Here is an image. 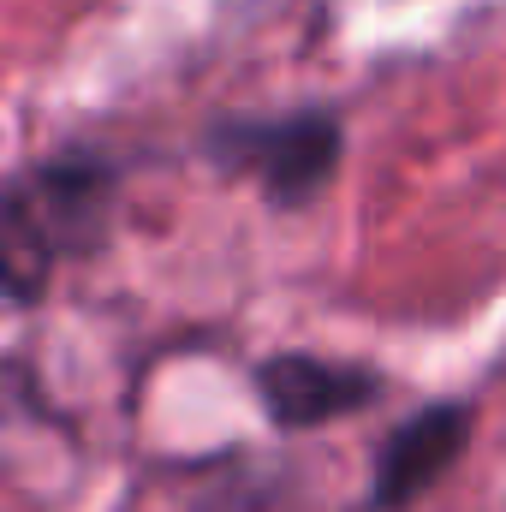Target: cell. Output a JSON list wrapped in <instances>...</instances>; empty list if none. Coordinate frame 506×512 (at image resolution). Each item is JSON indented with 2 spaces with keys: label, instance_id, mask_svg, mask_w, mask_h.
I'll return each mask as SVG.
<instances>
[{
  "label": "cell",
  "instance_id": "obj_1",
  "mask_svg": "<svg viewBox=\"0 0 506 512\" xmlns=\"http://www.w3.org/2000/svg\"><path fill=\"white\" fill-rule=\"evenodd\" d=\"M203 155L221 173L256 179L274 209H304L340 173L346 131H340V120L328 108H298V114H268V120L233 114V120L209 126Z\"/></svg>",
  "mask_w": 506,
  "mask_h": 512
},
{
  "label": "cell",
  "instance_id": "obj_2",
  "mask_svg": "<svg viewBox=\"0 0 506 512\" xmlns=\"http://www.w3.org/2000/svg\"><path fill=\"white\" fill-rule=\"evenodd\" d=\"M42 239L54 256H84L108 239V209H114V161L96 149H60L36 161L18 179Z\"/></svg>",
  "mask_w": 506,
  "mask_h": 512
},
{
  "label": "cell",
  "instance_id": "obj_3",
  "mask_svg": "<svg viewBox=\"0 0 506 512\" xmlns=\"http://www.w3.org/2000/svg\"><path fill=\"white\" fill-rule=\"evenodd\" d=\"M477 411L471 405H429L417 417H405L376 453V477H370V507L399 512L411 507L423 489H435V477H447L471 441Z\"/></svg>",
  "mask_w": 506,
  "mask_h": 512
},
{
  "label": "cell",
  "instance_id": "obj_4",
  "mask_svg": "<svg viewBox=\"0 0 506 512\" xmlns=\"http://www.w3.org/2000/svg\"><path fill=\"white\" fill-rule=\"evenodd\" d=\"M256 393H262V411L280 429H316V423H334L346 411L376 405L381 376L358 370V364L310 358V352H280V358L256 364Z\"/></svg>",
  "mask_w": 506,
  "mask_h": 512
},
{
  "label": "cell",
  "instance_id": "obj_5",
  "mask_svg": "<svg viewBox=\"0 0 506 512\" xmlns=\"http://www.w3.org/2000/svg\"><path fill=\"white\" fill-rule=\"evenodd\" d=\"M48 268H54V251L24 203L18 179H0V292L12 304H36L48 286Z\"/></svg>",
  "mask_w": 506,
  "mask_h": 512
}]
</instances>
